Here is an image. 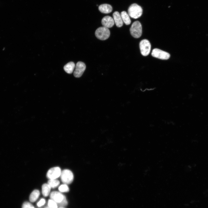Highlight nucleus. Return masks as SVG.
<instances>
[{
	"instance_id": "f257e3e1",
	"label": "nucleus",
	"mask_w": 208,
	"mask_h": 208,
	"mask_svg": "<svg viewBox=\"0 0 208 208\" xmlns=\"http://www.w3.org/2000/svg\"><path fill=\"white\" fill-rule=\"evenodd\" d=\"M129 16L133 18H137L141 16L142 13V9L139 5L136 3L131 5L128 9Z\"/></svg>"
},
{
	"instance_id": "20e7f679",
	"label": "nucleus",
	"mask_w": 208,
	"mask_h": 208,
	"mask_svg": "<svg viewBox=\"0 0 208 208\" xmlns=\"http://www.w3.org/2000/svg\"><path fill=\"white\" fill-rule=\"evenodd\" d=\"M60 177L62 182L66 184L71 183L74 179L73 173L68 169H65L62 171Z\"/></svg>"
},
{
	"instance_id": "f8f14e48",
	"label": "nucleus",
	"mask_w": 208,
	"mask_h": 208,
	"mask_svg": "<svg viewBox=\"0 0 208 208\" xmlns=\"http://www.w3.org/2000/svg\"><path fill=\"white\" fill-rule=\"evenodd\" d=\"M99 10L102 13L108 14L112 12V6L109 4H103L99 5Z\"/></svg>"
},
{
	"instance_id": "7ed1b4c3",
	"label": "nucleus",
	"mask_w": 208,
	"mask_h": 208,
	"mask_svg": "<svg viewBox=\"0 0 208 208\" xmlns=\"http://www.w3.org/2000/svg\"><path fill=\"white\" fill-rule=\"evenodd\" d=\"M95 35L97 38L101 40L108 39L110 35V31L108 28L103 26L97 28L95 31Z\"/></svg>"
},
{
	"instance_id": "a211bd4d",
	"label": "nucleus",
	"mask_w": 208,
	"mask_h": 208,
	"mask_svg": "<svg viewBox=\"0 0 208 208\" xmlns=\"http://www.w3.org/2000/svg\"><path fill=\"white\" fill-rule=\"evenodd\" d=\"M59 191L61 192H67L69 191V189L66 184H63L60 185L58 188Z\"/></svg>"
},
{
	"instance_id": "2eb2a0df",
	"label": "nucleus",
	"mask_w": 208,
	"mask_h": 208,
	"mask_svg": "<svg viewBox=\"0 0 208 208\" xmlns=\"http://www.w3.org/2000/svg\"><path fill=\"white\" fill-rule=\"evenodd\" d=\"M40 195L39 191L37 190H34L31 194L29 198L30 201L31 202H35L38 198Z\"/></svg>"
},
{
	"instance_id": "b1692460",
	"label": "nucleus",
	"mask_w": 208,
	"mask_h": 208,
	"mask_svg": "<svg viewBox=\"0 0 208 208\" xmlns=\"http://www.w3.org/2000/svg\"><path fill=\"white\" fill-rule=\"evenodd\" d=\"M32 208H34V207H32Z\"/></svg>"
},
{
	"instance_id": "ddd939ff",
	"label": "nucleus",
	"mask_w": 208,
	"mask_h": 208,
	"mask_svg": "<svg viewBox=\"0 0 208 208\" xmlns=\"http://www.w3.org/2000/svg\"><path fill=\"white\" fill-rule=\"evenodd\" d=\"M75 67V63L73 62H70L65 65L64 69L67 73L71 74L73 72Z\"/></svg>"
},
{
	"instance_id": "9b49d317",
	"label": "nucleus",
	"mask_w": 208,
	"mask_h": 208,
	"mask_svg": "<svg viewBox=\"0 0 208 208\" xmlns=\"http://www.w3.org/2000/svg\"><path fill=\"white\" fill-rule=\"evenodd\" d=\"M113 16L116 26L119 27H121L123 25V22L119 13L118 11L115 12L113 13Z\"/></svg>"
},
{
	"instance_id": "5701e85b",
	"label": "nucleus",
	"mask_w": 208,
	"mask_h": 208,
	"mask_svg": "<svg viewBox=\"0 0 208 208\" xmlns=\"http://www.w3.org/2000/svg\"><path fill=\"white\" fill-rule=\"evenodd\" d=\"M64 208V207H59V208Z\"/></svg>"
},
{
	"instance_id": "393cba45",
	"label": "nucleus",
	"mask_w": 208,
	"mask_h": 208,
	"mask_svg": "<svg viewBox=\"0 0 208 208\" xmlns=\"http://www.w3.org/2000/svg\"><path fill=\"white\" fill-rule=\"evenodd\" d=\"M51 208L49 207V208Z\"/></svg>"
},
{
	"instance_id": "dca6fc26",
	"label": "nucleus",
	"mask_w": 208,
	"mask_h": 208,
	"mask_svg": "<svg viewBox=\"0 0 208 208\" xmlns=\"http://www.w3.org/2000/svg\"><path fill=\"white\" fill-rule=\"evenodd\" d=\"M51 187L48 183H44L42 186V192L45 197L48 196L50 192Z\"/></svg>"
},
{
	"instance_id": "423d86ee",
	"label": "nucleus",
	"mask_w": 208,
	"mask_h": 208,
	"mask_svg": "<svg viewBox=\"0 0 208 208\" xmlns=\"http://www.w3.org/2000/svg\"><path fill=\"white\" fill-rule=\"evenodd\" d=\"M151 55L154 57L165 60L168 59L170 56V54L168 53L157 48L153 50Z\"/></svg>"
},
{
	"instance_id": "4468645a",
	"label": "nucleus",
	"mask_w": 208,
	"mask_h": 208,
	"mask_svg": "<svg viewBox=\"0 0 208 208\" xmlns=\"http://www.w3.org/2000/svg\"><path fill=\"white\" fill-rule=\"evenodd\" d=\"M120 16L123 22L126 25H129L131 23V20L129 14L125 11L121 12Z\"/></svg>"
},
{
	"instance_id": "f3484780",
	"label": "nucleus",
	"mask_w": 208,
	"mask_h": 208,
	"mask_svg": "<svg viewBox=\"0 0 208 208\" xmlns=\"http://www.w3.org/2000/svg\"><path fill=\"white\" fill-rule=\"evenodd\" d=\"M51 188H54L56 187L60 184L59 181L56 179H49L47 183Z\"/></svg>"
},
{
	"instance_id": "aec40b11",
	"label": "nucleus",
	"mask_w": 208,
	"mask_h": 208,
	"mask_svg": "<svg viewBox=\"0 0 208 208\" xmlns=\"http://www.w3.org/2000/svg\"><path fill=\"white\" fill-rule=\"evenodd\" d=\"M68 202L66 199V198L65 196H64L63 200L60 203L57 204V205L60 207H62L66 206L67 205Z\"/></svg>"
},
{
	"instance_id": "6ab92c4d",
	"label": "nucleus",
	"mask_w": 208,
	"mask_h": 208,
	"mask_svg": "<svg viewBox=\"0 0 208 208\" xmlns=\"http://www.w3.org/2000/svg\"><path fill=\"white\" fill-rule=\"evenodd\" d=\"M48 205L51 208H57V203L51 199H49L48 201Z\"/></svg>"
},
{
	"instance_id": "f03ea898",
	"label": "nucleus",
	"mask_w": 208,
	"mask_h": 208,
	"mask_svg": "<svg viewBox=\"0 0 208 208\" xmlns=\"http://www.w3.org/2000/svg\"><path fill=\"white\" fill-rule=\"evenodd\" d=\"M131 35L134 38H138L141 36L142 32V25L138 21L134 22L130 29Z\"/></svg>"
},
{
	"instance_id": "6e6552de",
	"label": "nucleus",
	"mask_w": 208,
	"mask_h": 208,
	"mask_svg": "<svg viewBox=\"0 0 208 208\" xmlns=\"http://www.w3.org/2000/svg\"><path fill=\"white\" fill-rule=\"evenodd\" d=\"M74 72V75L77 78L81 77L86 68L85 64L81 62H78L76 64Z\"/></svg>"
},
{
	"instance_id": "39448f33",
	"label": "nucleus",
	"mask_w": 208,
	"mask_h": 208,
	"mask_svg": "<svg viewBox=\"0 0 208 208\" xmlns=\"http://www.w3.org/2000/svg\"><path fill=\"white\" fill-rule=\"evenodd\" d=\"M139 46L140 52L142 55L146 56L149 54L151 51V45L148 40H142L140 43Z\"/></svg>"
},
{
	"instance_id": "0eeeda50",
	"label": "nucleus",
	"mask_w": 208,
	"mask_h": 208,
	"mask_svg": "<svg viewBox=\"0 0 208 208\" xmlns=\"http://www.w3.org/2000/svg\"><path fill=\"white\" fill-rule=\"evenodd\" d=\"M61 172L60 167H53L48 170L47 174V177L49 179H56L60 176Z\"/></svg>"
},
{
	"instance_id": "412c9836",
	"label": "nucleus",
	"mask_w": 208,
	"mask_h": 208,
	"mask_svg": "<svg viewBox=\"0 0 208 208\" xmlns=\"http://www.w3.org/2000/svg\"><path fill=\"white\" fill-rule=\"evenodd\" d=\"M33 206L30 203L25 202L23 204L22 208H32Z\"/></svg>"
},
{
	"instance_id": "4be33fe9",
	"label": "nucleus",
	"mask_w": 208,
	"mask_h": 208,
	"mask_svg": "<svg viewBox=\"0 0 208 208\" xmlns=\"http://www.w3.org/2000/svg\"><path fill=\"white\" fill-rule=\"evenodd\" d=\"M45 203V200L43 198L41 199L37 204V205L38 207H40L44 205Z\"/></svg>"
},
{
	"instance_id": "1a4fd4ad",
	"label": "nucleus",
	"mask_w": 208,
	"mask_h": 208,
	"mask_svg": "<svg viewBox=\"0 0 208 208\" xmlns=\"http://www.w3.org/2000/svg\"><path fill=\"white\" fill-rule=\"evenodd\" d=\"M101 23L103 26L107 28H111L114 25L115 22L113 18L109 16H105L102 19Z\"/></svg>"
},
{
	"instance_id": "9d476101",
	"label": "nucleus",
	"mask_w": 208,
	"mask_h": 208,
	"mask_svg": "<svg viewBox=\"0 0 208 208\" xmlns=\"http://www.w3.org/2000/svg\"><path fill=\"white\" fill-rule=\"evenodd\" d=\"M64 196L60 192L57 191L52 192L50 195L51 199L55 202L57 204L63 200Z\"/></svg>"
}]
</instances>
